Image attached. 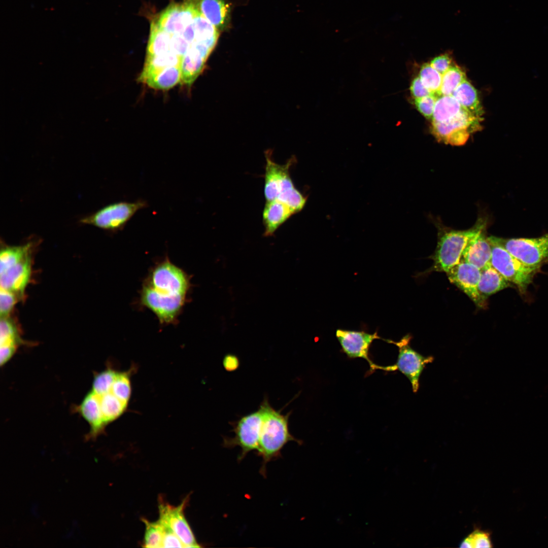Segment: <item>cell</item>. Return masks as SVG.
Returning a JSON list of instances; mask_svg holds the SVG:
<instances>
[{"mask_svg":"<svg viewBox=\"0 0 548 548\" xmlns=\"http://www.w3.org/2000/svg\"><path fill=\"white\" fill-rule=\"evenodd\" d=\"M466 80L465 72L454 64L442 76L440 96L451 95L459 85Z\"/></svg>","mask_w":548,"mask_h":548,"instance_id":"cell-26","label":"cell"},{"mask_svg":"<svg viewBox=\"0 0 548 548\" xmlns=\"http://www.w3.org/2000/svg\"><path fill=\"white\" fill-rule=\"evenodd\" d=\"M30 272V253L16 264L0 273L1 289L11 291L19 298L23 297Z\"/></svg>","mask_w":548,"mask_h":548,"instance_id":"cell-15","label":"cell"},{"mask_svg":"<svg viewBox=\"0 0 548 548\" xmlns=\"http://www.w3.org/2000/svg\"><path fill=\"white\" fill-rule=\"evenodd\" d=\"M464 108L452 95H441L435 102L432 123L442 122L456 116Z\"/></svg>","mask_w":548,"mask_h":548,"instance_id":"cell-22","label":"cell"},{"mask_svg":"<svg viewBox=\"0 0 548 548\" xmlns=\"http://www.w3.org/2000/svg\"><path fill=\"white\" fill-rule=\"evenodd\" d=\"M294 214V211L281 201L277 199L266 201L262 213L263 235L266 237L273 235L278 229Z\"/></svg>","mask_w":548,"mask_h":548,"instance_id":"cell-18","label":"cell"},{"mask_svg":"<svg viewBox=\"0 0 548 548\" xmlns=\"http://www.w3.org/2000/svg\"><path fill=\"white\" fill-rule=\"evenodd\" d=\"M490 243L492 247L491 265L506 280L515 285L521 293H525L539 270L525 265L501 246Z\"/></svg>","mask_w":548,"mask_h":548,"instance_id":"cell-7","label":"cell"},{"mask_svg":"<svg viewBox=\"0 0 548 548\" xmlns=\"http://www.w3.org/2000/svg\"><path fill=\"white\" fill-rule=\"evenodd\" d=\"M0 333L1 347L16 351L20 338L15 324L8 317L1 318Z\"/></svg>","mask_w":548,"mask_h":548,"instance_id":"cell-27","label":"cell"},{"mask_svg":"<svg viewBox=\"0 0 548 548\" xmlns=\"http://www.w3.org/2000/svg\"><path fill=\"white\" fill-rule=\"evenodd\" d=\"M491 264L481 270V277L478 284V291L483 300L486 301L490 295L505 288L512 287Z\"/></svg>","mask_w":548,"mask_h":548,"instance_id":"cell-20","label":"cell"},{"mask_svg":"<svg viewBox=\"0 0 548 548\" xmlns=\"http://www.w3.org/2000/svg\"><path fill=\"white\" fill-rule=\"evenodd\" d=\"M19 298L11 291L1 289L0 313L1 318L8 317Z\"/></svg>","mask_w":548,"mask_h":548,"instance_id":"cell-33","label":"cell"},{"mask_svg":"<svg viewBox=\"0 0 548 548\" xmlns=\"http://www.w3.org/2000/svg\"><path fill=\"white\" fill-rule=\"evenodd\" d=\"M32 244L5 246L0 252V273L16 264L30 253Z\"/></svg>","mask_w":548,"mask_h":548,"instance_id":"cell-24","label":"cell"},{"mask_svg":"<svg viewBox=\"0 0 548 548\" xmlns=\"http://www.w3.org/2000/svg\"><path fill=\"white\" fill-rule=\"evenodd\" d=\"M142 521L145 525L143 546L149 548L162 547L163 525L159 520L155 522H150L143 518Z\"/></svg>","mask_w":548,"mask_h":548,"instance_id":"cell-25","label":"cell"},{"mask_svg":"<svg viewBox=\"0 0 548 548\" xmlns=\"http://www.w3.org/2000/svg\"><path fill=\"white\" fill-rule=\"evenodd\" d=\"M452 95L474 116L483 120L484 112L477 91L467 80L459 85Z\"/></svg>","mask_w":548,"mask_h":548,"instance_id":"cell-21","label":"cell"},{"mask_svg":"<svg viewBox=\"0 0 548 548\" xmlns=\"http://www.w3.org/2000/svg\"><path fill=\"white\" fill-rule=\"evenodd\" d=\"M446 273L450 282L465 293L477 306L484 307L485 301L478 291L480 269L461 259L458 264Z\"/></svg>","mask_w":548,"mask_h":548,"instance_id":"cell-14","label":"cell"},{"mask_svg":"<svg viewBox=\"0 0 548 548\" xmlns=\"http://www.w3.org/2000/svg\"><path fill=\"white\" fill-rule=\"evenodd\" d=\"M223 366L228 371L235 370L239 365V361L237 356L232 354H227L223 359Z\"/></svg>","mask_w":548,"mask_h":548,"instance_id":"cell-37","label":"cell"},{"mask_svg":"<svg viewBox=\"0 0 548 548\" xmlns=\"http://www.w3.org/2000/svg\"><path fill=\"white\" fill-rule=\"evenodd\" d=\"M199 12L217 29L227 28L230 7L225 0H193Z\"/></svg>","mask_w":548,"mask_h":548,"instance_id":"cell-17","label":"cell"},{"mask_svg":"<svg viewBox=\"0 0 548 548\" xmlns=\"http://www.w3.org/2000/svg\"><path fill=\"white\" fill-rule=\"evenodd\" d=\"M488 219L480 217L469 229L457 230L441 227L439 229L438 242L434 254V270L447 272L458 264L468 241L488 226Z\"/></svg>","mask_w":548,"mask_h":548,"instance_id":"cell-4","label":"cell"},{"mask_svg":"<svg viewBox=\"0 0 548 548\" xmlns=\"http://www.w3.org/2000/svg\"><path fill=\"white\" fill-rule=\"evenodd\" d=\"M79 410L89 424L90 437L95 438L100 434L107 425L104 421L96 394L92 391H90L81 402Z\"/></svg>","mask_w":548,"mask_h":548,"instance_id":"cell-19","label":"cell"},{"mask_svg":"<svg viewBox=\"0 0 548 548\" xmlns=\"http://www.w3.org/2000/svg\"><path fill=\"white\" fill-rule=\"evenodd\" d=\"M149 206L144 199L134 201H120L109 204L80 220L82 224L91 225L111 232L122 230L140 210Z\"/></svg>","mask_w":548,"mask_h":548,"instance_id":"cell-5","label":"cell"},{"mask_svg":"<svg viewBox=\"0 0 548 548\" xmlns=\"http://www.w3.org/2000/svg\"><path fill=\"white\" fill-rule=\"evenodd\" d=\"M431 66L442 76L455 64L452 57L448 53L441 54L432 59L429 63Z\"/></svg>","mask_w":548,"mask_h":548,"instance_id":"cell-34","label":"cell"},{"mask_svg":"<svg viewBox=\"0 0 548 548\" xmlns=\"http://www.w3.org/2000/svg\"><path fill=\"white\" fill-rule=\"evenodd\" d=\"M411 336H404L400 340H390L398 348L396 363L391 366V371L398 370L403 373L411 383L413 391L416 393L419 389V379L426 365L432 362V356H424L414 350L409 345Z\"/></svg>","mask_w":548,"mask_h":548,"instance_id":"cell-10","label":"cell"},{"mask_svg":"<svg viewBox=\"0 0 548 548\" xmlns=\"http://www.w3.org/2000/svg\"><path fill=\"white\" fill-rule=\"evenodd\" d=\"M188 499H184L178 506H173L163 499L159 500V520L171 529L180 538L185 547H200L197 542L184 515Z\"/></svg>","mask_w":548,"mask_h":548,"instance_id":"cell-12","label":"cell"},{"mask_svg":"<svg viewBox=\"0 0 548 548\" xmlns=\"http://www.w3.org/2000/svg\"><path fill=\"white\" fill-rule=\"evenodd\" d=\"M259 408L262 412V422L256 451L262 459L260 472L265 476L266 464L279 457L281 450L288 442L293 441L301 445L302 441L290 432L289 418L291 412L282 414L281 410H277L270 405L266 397Z\"/></svg>","mask_w":548,"mask_h":548,"instance_id":"cell-2","label":"cell"},{"mask_svg":"<svg viewBox=\"0 0 548 548\" xmlns=\"http://www.w3.org/2000/svg\"><path fill=\"white\" fill-rule=\"evenodd\" d=\"M483 120L464 109L452 119L432 123L431 132L439 142L452 146L464 145L471 133L478 130Z\"/></svg>","mask_w":548,"mask_h":548,"instance_id":"cell-8","label":"cell"},{"mask_svg":"<svg viewBox=\"0 0 548 548\" xmlns=\"http://www.w3.org/2000/svg\"><path fill=\"white\" fill-rule=\"evenodd\" d=\"M437 96L430 94L422 98L414 99V105L418 111L428 119H432Z\"/></svg>","mask_w":548,"mask_h":548,"instance_id":"cell-32","label":"cell"},{"mask_svg":"<svg viewBox=\"0 0 548 548\" xmlns=\"http://www.w3.org/2000/svg\"><path fill=\"white\" fill-rule=\"evenodd\" d=\"M191 277L167 257L151 268L140 291L139 304L161 325H175L189 300Z\"/></svg>","mask_w":548,"mask_h":548,"instance_id":"cell-1","label":"cell"},{"mask_svg":"<svg viewBox=\"0 0 548 548\" xmlns=\"http://www.w3.org/2000/svg\"><path fill=\"white\" fill-rule=\"evenodd\" d=\"M162 524L164 526L162 547H185L183 542L175 533L167 526L163 523Z\"/></svg>","mask_w":548,"mask_h":548,"instance_id":"cell-35","label":"cell"},{"mask_svg":"<svg viewBox=\"0 0 548 548\" xmlns=\"http://www.w3.org/2000/svg\"><path fill=\"white\" fill-rule=\"evenodd\" d=\"M199 12L193 0L169 5L154 21L167 32L182 35Z\"/></svg>","mask_w":548,"mask_h":548,"instance_id":"cell-13","label":"cell"},{"mask_svg":"<svg viewBox=\"0 0 548 548\" xmlns=\"http://www.w3.org/2000/svg\"><path fill=\"white\" fill-rule=\"evenodd\" d=\"M264 194L266 201L277 199L287 204L295 213L304 208L306 197L295 187L290 176V168L294 162L291 158L283 164L276 162L271 151L265 152Z\"/></svg>","mask_w":548,"mask_h":548,"instance_id":"cell-3","label":"cell"},{"mask_svg":"<svg viewBox=\"0 0 548 548\" xmlns=\"http://www.w3.org/2000/svg\"><path fill=\"white\" fill-rule=\"evenodd\" d=\"M487 228L468 241L461 258L481 270L491 264L492 247L487 236Z\"/></svg>","mask_w":548,"mask_h":548,"instance_id":"cell-16","label":"cell"},{"mask_svg":"<svg viewBox=\"0 0 548 548\" xmlns=\"http://www.w3.org/2000/svg\"><path fill=\"white\" fill-rule=\"evenodd\" d=\"M117 372L109 368L97 373L93 379L91 391L97 395L110 392Z\"/></svg>","mask_w":548,"mask_h":548,"instance_id":"cell-30","label":"cell"},{"mask_svg":"<svg viewBox=\"0 0 548 548\" xmlns=\"http://www.w3.org/2000/svg\"><path fill=\"white\" fill-rule=\"evenodd\" d=\"M335 335L342 351L349 358H361L366 360L372 372L376 369L389 371V366L378 365L373 362L369 356L370 347L374 339H380L388 342V339L380 336L377 331L369 333L364 331L338 329L336 330Z\"/></svg>","mask_w":548,"mask_h":548,"instance_id":"cell-11","label":"cell"},{"mask_svg":"<svg viewBox=\"0 0 548 548\" xmlns=\"http://www.w3.org/2000/svg\"><path fill=\"white\" fill-rule=\"evenodd\" d=\"M442 75L433 68L429 63L421 66L419 77L423 85L433 94L439 97L442 82Z\"/></svg>","mask_w":548,"mask_h":548,"instance_id":"cell-28","label":"cell"},{"mask_svg":"<svg viewBox=\"0 0 548 548\" xmlns=\"http://www.w3.org/2000/svg\"><path fill=\"white\" fill-rule=\"evenodd\" d=\"M262 422V412L259 408L257 411L230 423L234 435L232 437H223V447H240L241 453L237 459L239 461L242 460L249 452L257 451Z\"/></svg>","mask_w":548,"mask_h":548,"instance_id":"cell-9","label":"cell"},{"mask_svg":"<svg viewBox=\"0 0 548 548\" xmlns=\"http://www.w3.org/2000/svg\"><path fill=\"white\" fill-rule=\"evenodd\" d=\"M460 547H493V543L491 538V533L488 531L476 529L462 541Z\"/></svg>","mask_w":548,"mask_h":548,"instance_id":"cell-31","label":"cell"},{"mask_svg":"<svg viewBox=\"0 0 548 548\" xmlns=\"http://www.w3.org/2000/svg\"><path fill=\"white\" fill-rule=\"evenodd\" d=\"M129 372H117L110 392L122 401L128 403L131 394Z\"/></svg>","mask_w":548,"mask_h":548,"instance_id":"cell-29","label":"cell"},{"mask_svg":"<svg viewBox=\"0 0 548 548\" xmlns=\"http://www.w3.org/2000/svg\"><path fill=\"white\" fill-rule=\"evenodd\" d=\"M96 395L98 398L102 418L106 425L119 417L126 409L127 403L118 398L110 391Z\"/></svg>","mask_w":548,"mask_h":548,"instance_id":"cell-23","label":"cell"},{"mask_svg":"<svg viewBox=\"0 0 548 548\" xmlns=\"http://www.w3.org/2000/svg\"><path fill=\"white\" fill-rule=\"evenodd\" d=\"M409 90L413 99L433 94L423 85L419 76L412 81Z\"/></svg>","mask_w":548,"mask_h":548,"instance_id":"cell-36","label":"cell"},{"mask_svg":"<svg viewBox=\"0 0 548 548\" xmlns=\"http://www.w3.org/2000/svg\"><path fill=\"white\" fill-rule=\"evenodd\" d=\"M488 239L503 247L525 265L539 271L548 262V233L534 238H505L491 236Z\"/></svg>","mask_w":548,"mask_h":548,"instance_id":"cell-6","label":"cell"}]
</instances>
